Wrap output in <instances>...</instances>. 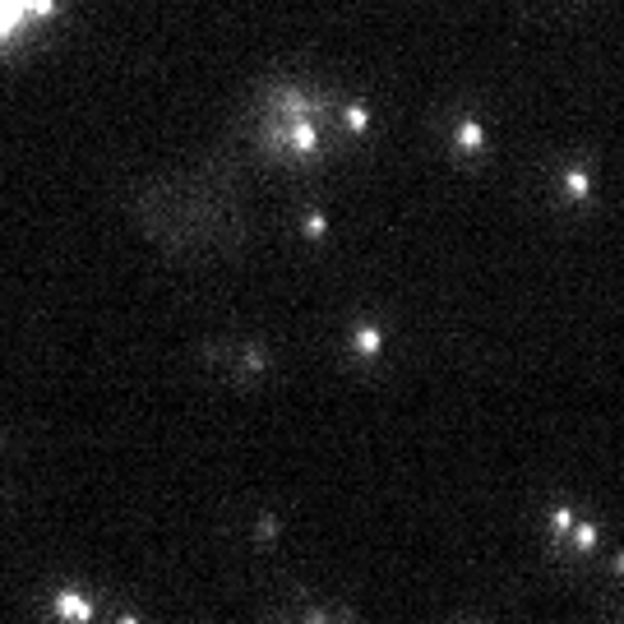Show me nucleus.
Wrapping results in <instances>:
<instances>
[{"mask_svg": "<svg viewBox=\"0 0 624 624\" xmlns=\"http://www.w3.org/2000/svg\"><path fill=\"white\" fill-rule=\"evenodd\" d=\"M458 139H462V148H476V144L486 139V130H481V125H476V121H467V125H462V130H458Z\"/></svg>", "mask_w": 624, "mask_h": 624, "instance_id": "nucleus-4", "label": "nucleus"}, {"mask_svg": "<svg viewBox=\"0 0 624 624\" xmlns=\"http://www.w3.org/2000/svg\"><path fill=\"white\" fill-rule=\"evenodd\" d=\"M347 125H351V130H366V125H370V111H366V107H347Z\"/></svg>", "mask_w": 624, "mask_h": 624, "instance_id": "nucleus-7", "label": "nucleus"}, {"mask_svg": "<svg viewBox=\"0 0 624 624\" xmlns=\"http://www.w3.org/2000/svg\"><path fill=\"white\" fill-rule=\"evenodd\" d=\"M291 144H296L301 153H315V148H320V130H315L310 121H296V125H291Z\"/></svg>", "mask_w": 624, "mask_h": 624, "instance_id": "nucleus-1", "label": "nucleus"}, {"mask_svg": "<svg viewBox=\"0 0 624 624\" xmlns=\"http://www.w3.org/2000/svg\"><path fill=\"white\" fill-rule=\"evenodd\" d=\"M564 190H569L574 199H583L587 195V176H583V171H569V176H564Z\"/></svg>", "mask_w": 624, "mask_h": 624, "instance_id": "nucleus-5", "label": "nucleus"}, {"mask_svg": "<svg viewBox=\"0 0 624 624\" xmlns=\"http://www.w3.org/2000/svg\"><path fill=\"white\" fill-rule=\"evenodd\" d=\"M23 10H28L32 19H51V14H56V0H28Z\"/></svg>", "mask_w": 624, "mask_h": 624, "instance_id": "nucleus-6", "label": "nucleus"}, {"mask_svg": "<svg viewBox=\"0 0 624 624\" xmlns=\"http://www.w3.org/2000/svg\"><path fill=\"white\" fill-rule=\"evenodd\" d=\"M305 236H324V217H305Z\"/></svg>", "mask_w": 624, "mask_h": 624, "instance_id": "nucleus-8", "label": "nucleus"}, {"mask_svg": "<svg viewBox=\"0 0 624 624\" xmlns=\"http://www.w3.org/2000/svg\"><path fill=\"white\" fill-rule=\"evenodd\" d=\"M384 347V338H380V329H361L356 333V351H366V356H375V351Z\"/></svg>", "mask_w": 624, "mask_h": 624, "instance_id": "nucleus-3", "label": "nucleus"}, {"mask_svg": "<svg viewBox=\"0 0 624 624\" xmlns=\"http://www.w3.org/2000/svg\"><path fill=\"white\" fill-rule=\"evenodd\" d=\"M61 615L65 620H88V601L84 596H61Z\"/></svg>", "mask_w": 624, "mask_h": 624, "instance_id": "nucleus-2", "label": "nucleus"}]
</instances>
